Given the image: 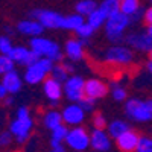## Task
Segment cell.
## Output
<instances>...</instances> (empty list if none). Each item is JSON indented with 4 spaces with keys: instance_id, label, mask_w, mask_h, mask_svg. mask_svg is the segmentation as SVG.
<instances>
[{
    "instance_id": "10",
    "label": "cell",
    "mask_w": 152,
    "mask_h": 152,
    "mask_svg": "<svg viewBox=\"0 0 152 152\" xmlns=\"http://www.w3.org/2000/svg\"><path fill=\"white\" fill-rule=\"evenodd\" d=\"M61 116H62V123L66 126L76 128V126H81L82 122L85 120V111L78 104H69L67 107L62 108Z\"/></svg>"
},
{
    "instance_id": "14",
    "label": "cell",
    "mask_w": 152,
    "mask_h": 152,
    "mask_svg": "<svg viewBox=\"0 0 152 152\" xmlns=\"http://www.w3.org/2000/svg\"><path fill=\"white\" fill-rule=\"evenodd\" d=\"M90 148L94 152H108L111 149V137L105 129H93L90 132Z\"/></svg>"
},
{
    "instance_id": "30",
    "label": "cell",
    "mask_w": 152,
    "mask_h": 152,
    "mask_svg": "<svg viewBox=\"0 0 152 152\" xmlns=\"http://www.w3.org/2000/svg\"><path fill=\"white\" fill-rule=\"evenodd\" d=\"M111 96H113V99L116 100V102H123V100H126V97H128V91H126L125 87H120L117 84H113Z\"/></svg>"
},
{
    "instance_id": "45",
    "label": "cell",
    "mask_w": 152,
    "mask_h": 152,
    "mask_svg": "<svg viewBox=\"0 0 152 152\" xmlns=\"http://www.w3.org/2000/svg\"><path fill=\"white\" fill-rule=\"evenodd\" d=\"M50 152H52V151H50Z\"/></svg>"
},
{
    "instance_id": "5",
    "label": "cell",
    "mask_w": 152,
    "mask_h": 152,
    "mask_svg": "<svg viewBox=\"0 0 152 152\" xmlns=\"http://www.w3.org/2000/svg\"><path fill=\"white\" fill-rule=\"evenodd\" d=\"M125 113H126V116H128L129 119H132L134 122L145 123V122L152 120V114L149 111L148 102L146 100H142V99H137V97H132V99L126 100Z\"/></svg>"
},
{
    "instance_id": "16",
    "label": "cell",
    "mask_w": 152,
    "mask_h": 152,
    "mask_svg": "<svg viewBox=\"0 0 152 152\" xmlns=\"http://www.w3.org/2000/svg\"><path fill=\"white\" fill-rule=\"evenodd\" d=\"M138 140H140V135L135 131L129 129L128 132H125L116 140V146L119 148L120 152H135L138 146Z\"/></svg>"
},
{
    "instance_id": "19",
    "label": "cell",
    "mask_w": 152,
    "mask_h": 152,
    "mask_svg": "<svg viewBox=\"0 0 152 152\" xmlns=\"http://www.w3.org/2000/svg\"><path fill=\"white\" fill-rule=\"evenodd\" d=\"M64 53L66 56L73 61V62H78L81 59H84V46L81 44V41L78 38H69L64 44Z\"/></svg>"
},
{
    "instance_id": "3",
    "label": "cell",
    "mask_w": 152,
    "mask_h": 152,
    "mask_svg": "<svg viewBox=\"0 0 152 152\" xmlns=\"http://www.w3.org/2000/svg\"><path fill=\"white\" fill-rule=\"evenodd\" d=\"M29 49L32 52H35L38 56L41 58H47L50 61H61L62 59V52L58 46L56 41L53 40H49V38H44V37H38V38H31L29 41Z\"/></svg>"
},
{
    "instance_id": "4",
    "label": "cell",
    "mask_w": 152,
    "mask_h": 152,
    "mask_svg": "<svg viewBox=\"0 0 152 152\" xmlns=\"http://www.w3.org/2000/svg\"><path fill=\"white\" fill-rule=\"evenodd\" d=\"M53 67H55L53 61H50L47 58H41V59H38L35 64L26 67L24 75H23V79H24V82H28L31 85H37L40 82H44L49 78V75H52Z\"/></svg>"
},
{
    "instance_id": "41",
    "label": "cell",
    "mask_w": 152,
    "mask_h": 152,
    "mask_svg": "<svg viewBox=\"0 0 152 152\" xmlns=\"http://www.w3.org/2000/svg\"><path fill=\"white\" fill-rule=\"evenodd\" d=\"M146 34H149V35L152 37V26H148V28H146Z\"/></svg>"
},
{
    "instance_id": "1",
    "label": "cell",
    "mask_w": 152,
    "mask_h": 152,
    "mask_svg": "<svg viewBox=\"0 0 152 152\" xmlns=\"http://www.w3.org/2000/svg\"><path fill=\"white\" fill-rule=\"evenodd\" d=\"M34 128V119L28 107H20L17 110L15 119L9 123V132L14 135L17 143H28L31 140V134Z\"/></svg>"
},
{
    "instance_id": "42",
    "label": "cell",
    "mask_w": 152,
    "mask_h": 152,
    "mask_svg": "<svg viewBox=\"0 0 152 152\" xmlns=\"http://www.w3.org/2000/svg\"><path fill=\"white\" fill-rule=\"evenodd\" d=\"M148 102V107H149V111H151V114H152V100H146Z\"/></svg>"
},
{
    "instance_id": "40",
    "label": "cell",
    "mask_w": 152,
    "mask_h": 152,
    "mask_svg": "<svg viewBox=\"0 0 152 152\" xmlns=\"http://www.w3.org/2000/svg\"><path fill=\"white\" fill-rule=\"evenodd\" d=\"M12 102H14V96H11V94H9V96L5 99V102H3V104L9 107V105H12Z\"/></svg>"
},
{
    "instance_id": "15",
    "label": "cell",
    "mask_w": 152,
    "mask_h": 152,
    "mask_svg": "<svg viewBox=\"0 0 152 152\" xmlns=\"http://www.w3.org/2000/svg\"><path fill=\"white\" fill-rule=\"evenodd\" d=\"M43 90H44L46 97L50 100V105L58 107L59 100L62 97V93H64V90H62V84H59L58 81H55L53 78L49 76V78L43 82Z\"/></svg>"
},
{
    "instance_id": "6",
    "label": "cell",
    "mask_w": 152,
    "mask_h": 152,
    "mask_svg": "<svg viewBox=\"0 0 152 152\" xmlns=\"http://www.w3.org/2000/svg\"><path fill=\"white\" fill-rule=\"evenodd\" d=\"M29 15L32 20H37L44 29H59L62 26V20H64V17L59 12L52 9H43V8L32 9Z\"/></svg>"
},
{
    "instance_id": "38",
    "label": "cell",
    "mask_w": 152,
    "mask_h": 152,
    "mask_svg": "<svg viewBox=\"0 0 152 152\" xmlns=\"http://www.w3.org/2000/svg\"><path fill=\"white\" fill-rule=\"evenodd\" d=\"M143 20L146 21L148 26H152V3L145 9V15H143Z\"/></svg>"
},
{
    "instance_id": "25",
    "label": "cell",
    "mask_w": 152,
    "mask_h": 152,
    "mask_svg": "<svg viewBox=\"0 0 152 152\" xmlns=\"http://www.w3.org/2000/svg\"><path fill=\"white\" fill-rule=\"evenodd\" d=\"M142 5L137 0H122L120 2V12L125 15H128L129 18L134 17L138 11H142Z\"/></svg>"
},
{
    "instance_id": "26",
    "label": "cell",
    "mask_w": 152,
    "mask_h": 152,
    "mask_svg": "<svg viewBox=\"0 0 152 152\" xmlns=\"http://www.w3.org/2000/svg\"><path fill=\"white\" fill-rule=\"evenodd\" d=\"M99 8L102 9L110 18L113 14H116V12L120 11V2L119 0H104V2L99 5Z\"/></svg>"
},
{
    "instance_id": "22",
    "label": "cell",
    "mask_w": 152,
    "mask_h": 152,
    "mask_svg": "<svg viewBox=\"0 0 152 152\" xmlns=\"http://www.w3.org/2000/svg\"><path fill=\"white\" fill-rule=\"evenodd\" d=\"M107 20H108V15H107L99 6H97L96 11H93L91 14L87 17V23L90 24V26H91L94 31H97V29H100L102 26H105Z\"/></svg>"
},
{
    "instance_id": "29",
    "label": "cell",
    "mask_w": 152,
    "mask_h": 152,
    "mask_svg": "<svg viewBox=\"0 0 152 152\" xmlns=\"http://www.w3.org/2000/svg\"><path fill=\"white\" fill-rule=\"evenodd\" d=\"M69 126H66V125H61V126H58L56 129H53V131H50L52 132V135H50V140H55V142H62L64 143L66 142V138H67V134H69Z\"/></svg>"
},
{
    "instance_id": "7",
    "label": "cell",
    "mask_w": 152,
    "mask_h": 152,
    "mask_svg": "<svg viewBox=\"0 0 152 152\" xmlns=\"http://www.w3.org/2000/svg\"><path fill=\"white\" fill-rule=\"evenodd\" d=\"M104 59L113 66H129L134 61V53L128 46H111L105 50Z\"/></svg>"
},
{
    "instance_id": "43",
    "label": "cell",
    "mask_w": 152,
    "mask_h": 152,
    "mask_svg": "<svg viewBox=\"0 0 152 152\" xmlns=\"http://www.w3.org/2000/svg\"><path fill=\"white\" fill-rule=\"evenodd\" d=\"M148 70H149V73L152 75V62H151V61L148 62Z\"/></svg>"
},
{
    "instance_id": "39",
    "label": "cell",
    "mask_w": 152,
    "mask_h": 152,
    "mask_svg": "<svg viewBox=\"0 0 152 152\" xmlns=\"http://www.w3.org/2000/svg\"><path fill=\"white\" fill-rule=\"evenodd\" d=\"M8 96H9V93L6 91V88L2 85V82H0V105L5 102V99H6Z\"/></svg>"
},
{
    "instance_id": "9",
    "label": "cell",
    "mask_w": 152,
    "mask_h": 152,
    "mask_svg": "<svg viewBox=\"0 0 152 152\" xmlns=\"http://www.w3.org/2000/svg\"><path fill=\"white\" fill-rule=\"evenodd\" d=\"M85 79L79 75H72L64 84V94L72 104H79L85 97Z\"/></svg>"
},
{
    "instance_id": "34",
    "label": "cell",
    "mask_w": 152,
    "mask_h": 152,
    "mask_svg": "<svg viewBox=\"0 0 152 152\" xmlns=\"http://www.w3.org/2000/svg\"><path fill=\"white\" fill-rule=\"evenodd\" d=\"M12 41L8 35H0V55H9L12 50Z\"/></svg>"
},
{
    "instance_id": "27",
    "label": "cell",
    "mask_w": 152,
    "mask_h": 152,
    "mask_svg": "<svg viewBox=\"0 0 152 152\" xmlns=\"http://www.w3.org/2000/svg\"><path fill=\"white\" fill-rule=\"evenodd\" d=\"M50 78H53V79L58 81L59 84H62V82L66 84V81L70 78V76H69V72L64 69V66H62V64H56V66L53 67V70H52Z\"/></svg>"
},
{
    "instance_id": "31",
    "label": "cell",
    "mask_w": 152,
    "mask_h": 152,
    "mask_svg": "<svg viewBox=\"0 0 152 152\" xmlns=\"http://www.w3.org/2000/svg\"><path fill=\"white\" fill-rule=\"evenodd\" d=\"M75 34L78 35V40H91V37L94 35V29L85 21Z\"/></svg>"
},
{
    "instance_id": "20",
    "label": "cell",
    "mask_w": 152,
    "mask_h": 152,
    "mask_svg": "<svg viewBox=\"0 0 152 152\" xmlns=\"http://www.w3.org/2000/svg\"><path fill=\"white\" fill-rule=\"evenodd\" d=\"M131 128H129V125L126 123L125 120H122V119H116V120H113V122H110L108 123V126H107V132H108V135L111 137V138H117L120 137V135H123L125 132H128Z\"/></svg>"
},
{
    "instance_id": "11",
    "label": "cell",
    "mask_w": 152,
    "mask_h": 152,
    "mask_svg": "<svg viewBox=\"0 0 152 152\" xmlns=\"http://www.w3.org/2000/svg\"><path fill=\"white\" fill-rule=\"evenodd\" d=\"M15 64H20V66H24V67H29L38 59H41V56H38L35 52H32L31 49L24 47V46H14L11 50V53L8 55Z\"/></svg>"
},
{
    "instance_id": "8",
    "label": "cell",
    "mask_w": 152,
    "mask_h": 152,
    "mask_svg": "<svg viewBox=\"0 0 152 152\" xmlns=\"http://www.w3.org/2000/svg\"><path fill=\"white\" fill-rule=\"evenodd\" d=\"M64 143H66V146H69L75 152H84L90 148V134L82 126L70 128Z\"/></svg>"
},
{
    "instance_id": "36",
    "label": "cell",
    "mask_w": 152,
    "mask_h": 152,
    "mask_svg": "<svg viewBox=\"0 0 152 152\" xmlns=\"http://www.w3.org/2000/svg\"><path fill=\"white\" fill-rule=\"evenodd\" d=\"M12 140H14V135H12L9 131H2L0 132V146H9L12 143Z\"/></svg>"
},
{
    "instance_id": "28",
    "label": "cell",
    "mask_w": 152,
    "mask_h": 152,
    "mask_svg": "<svg viewBox=\"0 0 152 152\" xmlns=\"http://www.w3.org/2000/svg\"><path fill=\"white\" fill-rule=\"evenodd\" d=\"M15 70V62L8 55H0V75L5 76L6 73Z\"/></svg>"
},
{
    "instance_id": "33",
    "label": "cell",
    "mask_w": 152,
    "mask_h": 152,
    "mask_svg": "<svg viewBox=\"0 0 152 152\" xmlns=\"http://www.w3.org/2000/svg\"><path fill=\"white\" fill-rule=\"evenodd\" d=\"M91 125H93V129H107L108 122L102 113H94V116L91 119Z\"/></svg>"
},
{
    "instance_id": "18",
    "label": "cell",
    "mask_w": 152,
    "mask_h": 152,
    "mask_svg": "<svg viewBox=\"0 0 152 152\" xmlns=\"http://www.w3.org/2000/svg\"><path fill=\"white\" fill-rule=\"evenodd\" d=\"M17 31L20 34H23V35H28V37H32V38H38V37H41L44 28L37 20L26 18V20H20L17 23Z\"/></svg>"
},
{
    "instance_id": "17",
    "label": "cell",
    "mask_w": 152,
    "mask_h": 152,
    "mask_svg": "<svg viewBox=\"0 0 152 152\" xmlns=\"http://www.w3.org/2000/svg\"><path fill=\"white\" fill-rule=\"evenodd\" d=\"M2 85L6 88V91L11 96H14V94H17L21 90V87H23V78L20 76V73L17 70H12V72L6 73L5 76H2Z\"/></svg>"
},
{
    "instance_id": "12",
    "label": "cell",
    "mask_w": 152,
    "mask_h": 152,
    "mask_svg": "<svg viewBox=\"0 0 152 152\" xmlns=\"http://www.w3.org/2000/svg\"><path fill=\"white\" fill-rule=\"evenodd\" d=\"M125 41L128 46H131L132 49L138 50V52H148V53L152 52V37L146 34V31L126 35Z\"/></svg>"
},
{
    "instance_id": "24",
    "label": "cell",
    "mask_w": 152,
    "mask_h": 152,
    "mask_svg": "<svg viewBox=\"0 0 152 152\" xmlns=\"http://www.w3.org/2000/svg\"><path fill=\"white\" fill-rule=\"evenodd\" d=\"M97 6L99 5L94 2V0H79V2L75 3V12L85 18V17L90 15L93 11H96Z\"/></svg>"
},
{
    "instance_id": "32",
    "label": "cell",
    "mask_w": 152,
    "mask_h": 152,
    "mask_svg": "<svg viewBox=\"0 0 152 152\" xmlns=\"http://www.w3.org/2000/svg\"><path fill=\"white\" fill-rule=\"evenodd\" d=\"M135 152H152V137L151 135H140L138 146Z\"/></svg>"
},
{
    "instance_id": "13",
    "label": "cell",
    "mask_w": 152,
    "mask_h": 152,
    "mask_svg": "<svg viewBox=\"0 0 152 152\" xmlns=\"http://www.w3.org/2000/svg\"><path fill=\"white\" fill-rule=\"evenodd\" d=\"M108 90H110V88H108L107 82H104L102 79L91 78V79H87L85 81V88H84L85 97H90L93 100L104 99L108 94Z\"/></svg>"
},
{
    "instance_id": "21",
    "label": "cell",
    "mask_w": 152,
    "mask_h": 152,
    "mask_svg": "<svg viewBox=\"0 0 152 152\" xmlns=\"http://www.w3.org/2000/svg\"><path fill=\"white\" fill-rule=\"evenodd\" d=\"M43 123H44V126H46L49 131H53V129L58 128V126L64 125V123H62L61 113L56 111V110H49V111H46L44 116H43Z\"/></svg>"
},
{
    "instance_id": "23",
    "label": "cell",
    "mask_w": 152,
    "mask_h": 152,
    "mask_svg": "<svg viewBox=\"0 0 152 152\" xmlns=\"http://www.w3.org/2000/svg\"><path fill=\"white\" fill-rule=\"evenodd\" d=\"M84 23H85V18H84L82 15H79V14H76V12H75V14H70V15H66V17H64L61 29L76 32Z\"/></svg>"
},
{
    "instance_id": "35",
    "label": "cell",
    "mask_w": 152,
    "mask_h": 152,
    "mask_svg": "<svg viewBox=\"0 0 152 152\" xmlns=\"http://www.w3.org/2000/svg\"><path fill=\"white\" fill-rule=\"evenodd\" d=\"M78 105H79L85 113H90V111H93L94 107H96V100H93V99H90V97H84Z\"/></svg>"
},
{
    "instance_id": "2",
    "label": "cell",
    "mask_w": 152,
    "mask_h": 152,
    "mask_svg": "<svg viewBox=\"0 0 152 152\" xmlns=\"http://www.w3.org/2000/svg\"><path fill=\"white\" fill-rule=\"evenodd\" d=\"M131 24V20L128 15L122 14V12H116L113 14L107 23H105V35L107 38L113 43V44H119L125 40V31L128 29V26Z\"/></svg>"
},
{
    "instance_id": "37",
    "label": "cell",
    "mask_w": 152,
    "mask_h": 152,
    "mask_svg": "<svg viewBox=\"0 0 152 152\" xmlns=\"http://www.w3.org/2000/svg\"><path fill=\"white\" fill-rule=\"evenodd\" d=\"M50 149H52V152H66V143L50 140Z\"/></svg>"
},
{
    "instance_id": "44",
    "label": "cell",
    "mask_w": 152,
    "mask_h": 152,
    "mask_svg": "<svg viewBox=\"0 0 152 152\" xmlns=\"http://www.w3.org/2000/svg\"><path fill=\"white\" fill-rule=\"evenodd\" d=\"M149 58H151V62H152V52L149 53Z\"/></svg>"
}]
</instances>
